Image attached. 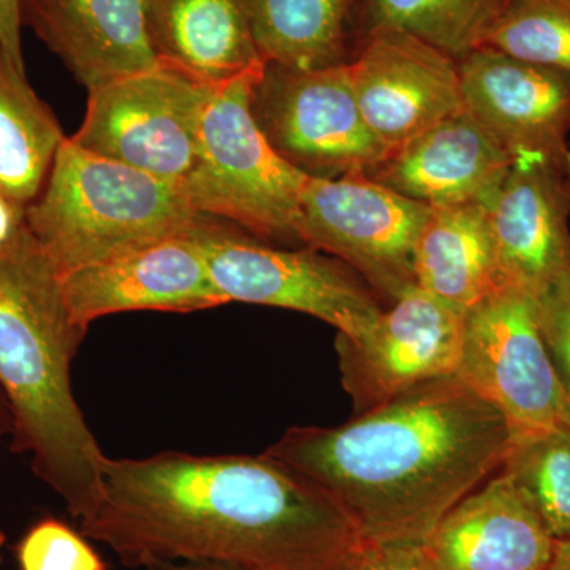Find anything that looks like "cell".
I'll list each match as a JSON object with an SVG mask.
<instances>
[{
    "instance_id": "cell-7",
    "label": "cell",
    "mask_w": 570,
    "mask_h": 570,
    "mask_svg": "<svg viewBox=\"0 0 570 570\" xmlns=\"http://www.w3.org/2000/svg\"><path fill=\"white\" fill-rule=\"evenodd\" d=\"M250 112L277 156L311 178L366 176L389 154L363 119L348 66L298 70L265 63Z\"/></svg>"
},
{
    "instance_id": "cell-1",
    "label": "cell",
    "mask_w": 570,
    "mask_h": 570,
    "mask_svg": "<svg viewBox=\"0 0 570 570\" xmlns=\"http://www.w3.org/2000/svg\"><path fill=\"white\" fill-rule=\"evenodd\" d=\"M80 523L132 569L340 570L365 542L328 494L266 453L107 456L99 501Z\"/></svg>"
},
{
    "instance_id": "cell-31",
    "label": "cell",
    "mask_w": 570,
    "mask_h": 570,
    "mask_svg": "<svg viewBox=\"0 0 570 570\" xmlns=\"http://www.w3.org/2000/svg\"><path fill=\"white\" fill-rule=\"evenodd\" d=\"M146 570H245L234 566L214 564V562H159Z\"/></svg>"
},
{
    "instance_id": "cell-12",
    "label": "cell",
    "mask_w": 570,
    "mask_h": 570,
    "mask_svg": "<svg viewBox=\"0 0 570 570\" xmlns=\"http://www.w3.org/2000/svg\"><path fill=\"white\" fill-rule=\"evenodd\" d=\"M348 67L363 119L389 153L466 110L459 61L411 33L371 32Z\"/></svg>"
},
{
    "instance_id": "cell-25",
    "label": "cell",
    "mask_w": 570,
    "mask_h": 570,
    "mask_svg": "<svg viewBox=\"0 0 570 570\" xmlns=\"http://www.w3.org/2000/svg\"><path fill=\"white\" fill-rule=\"evenodd\" d=\"M478 48L570 73V0H502Z\"/></svg>"
},
{
    "instance_id": "cell-16",
    "label": "cell",
    "mask_w": 570,
    "mask_h": 570,
    "mask_svg": "<svg viewBox=\"0 0 570 570\" xmlns=\"http://www.w3.org/2000/svg\"><path fill=\"white\" fill-rule=\"evenodd\" d=\"M153 0H20L36 32L86 89L159 67Z\"/></svg>"
},
{
    "instance_id": "cell-34",
    "label": "cell",
    "mask_w": 570,
    "mask_h": 570,
    "mask_svg": "<svg viewBox=\"0 0 570 570\" xmlns=\"http://www.w3.org/2000/svg\"><path fill=\"white\" fill-rule=\"evenodd\" d=\"M3 543H6V534H3L2 528H0V562H2Z\"/></svg>"
},
{
    "instance_id": "cell-27",
    "label": "cell",
    "mask_w": 570,
    "mask_h": 570,
    "mask_svg": "<svg viewBox=\"0 0 570 570\" xmlns=\"http://www.w3.org/2000/svg\"><path fill=\"white\" fill-rule=\"evenodd\" d=\"M540 328L570 407V275L538 296Z\"/></svg>"
},
{
    "instance_id": "cell-18",
    "label": "cell",
    "mask_w": 570,
    "mask_h": 570,
    "mask_svg": "<svg viewBox=\"0 0 570 570\" xmlns=\"http://www.w3.org/2000/svg\"><path fill=\"white\" fill-rule=\"evenodd\" d=\"M439 570H547L554 539L498 471L461 499L425 540Z\"/></svg>"
},
{
    "instance_id": "cell-9",
    "label": "cell",
    "mask_w": 570,
    "mask_h": 570,
    "mask_svg": "<svg viewBox=\"0 0 570 570\" xmlns=\"http://www.w3.org/2000/svg\"><path fill=\"white\" fill-rule=\"evenodd\" d=\"M213 92L165 66L127 75L89 89L85 121L70 138L97 156L183 183L197 160Z\"/></svg>"
},
{
    "instance_id": "cell-8",
    "label": "cell",
    "mask_w": 570,
    "mask_h": 570,
    "mask_svg": "<svg viewBox=\"0 0 570 570\" xmlns=\"http://www.w3.org/2000/svg\"><path fill=\"white\" fill-rule=\"evenodd\" d=\"M431 206L365 175L307 176L299 200L298 242L354 269L382 305L415 287V249Z\"/></svg>"
},
{
    "instance_id": "cell-33",
    "label": "cell",
    "mask_w": 570,
    "mask_h": 570,
    "mask_svg": "<svg viewBox=\"0 0 570 570\" xmlns=\"http://www.w3.org/2000/svg\"><path fill=\"white\" fill-rule=\"evenodd\" d=\"M11 431H13V417H11L9 401L0 389V439L11 436Z\"/></svg>"
},
{
    "instance_id": "cell-26",
    "label": "cell",
    "mask_w": 570,
    "mask_h": 570,
    "mask_svg": "<svg viewBox=\"0 0 570 570\" xmlns=\"http://www.w3.org/2000/svg\"><path fill=\"white\" fill-rule=\"evenodd\" d=\"M20 570H110L85 534L47 517L33 523L17 546Z\"/></svg>"
},
{
    "instance_id": "cell-3",
    "label": "cell",
    "mask_w": 570,
    "mask_h": 570,
    "mask_svg": "<svg viewBox=\"0 0 570 570\" xmlns=\"http://www.w3.org/2000/svg\"><path fill=\"white\" fill-rule=\"evenodd\" d=\"M88 330L71 317L61 273L31 228L0 250V389L9 401L10 450L85 520L100 497L107 455L86 423L71 363Z\"/></svg>"
},
{
    "instance_id": "cell-22",
    "label": "cell",
    "mask_w": 570,
    "mask_h": 570,
    "mask_svg": "<svg viewBox=\"0 0 570 570\" xmlns=\"http://www.w3.org/2000/svg\"><path fill=\"white\" fill-rule=\"evenodd\" d=\"M66 140L50 107L0 50V194L29 206Z\"/></svg>"
},
{
    "instance_id": "cell-21",
    "label": "cell",
    "mask_w": 570,
    "mask_h": 570,
    "mask_svg": "<svg viewBox=\"0 0 570 570\" xmlns=\"http://www.w3.org/2000/svg\"><path fill=\"white\" fill-rule=\"evenodd\" d=\"M415 283L464 313L504 287L485 205L431 208L415 249Z\"/></svg>"
},
{
    "instance_id": "cell-6",
    "label": "cell",
    "mask_w": 570,
    "mask_h": 570,
    "mask_svg": "<svg viewBox=\"0 0 570 570\" xmlns=\"http://www.w3.org/2000/svg\"><path fill=\"white\" fill-rule=\"evenodd\" d=\"M209 273L227 303L283 307L321 318L337 335L370 332L384 305L343 262L316 249H279L208 223L198 228Z\"/></svg>"
},
{
    "instance_id": "cell-28",
    "label": "cell",
    "mask_w": 570,
    "mask_h": 570,
    "mask_svg": "<svg viewBox=\"0 0 570 570\" xmlns=\"http://www.w3.org/2000/svg\"><path fill=\"white\" fill-rule=\"evenodd\" d=\"M340 570H439L426 542H363Z\"/></svg>"
},
{
    "instance_id": "cell-2",
    "label": "cell",
    "mask_w": 570,
    "mask_h": 570,
    "mask_svg": "<svg viewBox=\"0 0 570 570\" xmlns=\"http://www.w3.org/2000/svg\"><path fill=\"white\" fill-rule=\"evenodd\" d=\"M508 420L456 374L340 426H298L266 450L346 512L365 542H423L501 469Z\"/></svg>"
},
{
    "instance_id": "cell-35",
    "label": "cell",
    "mask_w": 570,
    "mask_h": 570,
    "mask_svg": "<svg viewBox=\"0 0 570 570\" xmlns=\"http://www.w3.org/2000/svg\"><path fill=\"white\" fill-rule=\"evenodd\" d=\"M568 160H569V170H570V145H569Z\"/></svg>"
},
{
    "instance_id": "cell-13",
    "label": "cell",
    "mask_w": 570,
    "mask_h": 570,
    "mask_svg": "<svg viewBox=\"0 0 570 570\" xmlns=\"http://www.w3.org/2000/svg\"><path fill=\"white\" fill-rule=\"evenodd\" d=\"M200 227L63 273L73 321L88 330L97 318L130 311L194 313L227 305L209 273Z\"/></svg>"
},
{
    "instance_id": "cell-29",
    "label": "cell",
    "mask_w": 570,
    "mask_h": 570,
    "mask_svg": "<svg viewBox=\"0 0 570 570\" xmlns=\"http://www.w3.org/2000/svg\"><path fill=\"white\" fill-rule=\"evenodd\" d=\"M21 29L20 0H0V50L18 69L26 71Z\"/></svg>"
},
{
    "instance_id": "cell-4",
    "label": "cell",
    "mask_w": 570,
    "mask_h": 570,
    "mask_svg": "<svg viewBox=\"0 0 570 570\" xmlns=\"http://www.w3.org/2000/svg\"><path fill=\"white\" fill-rule=\"evenodd\" d=\"M209 219L194 208L181 183L97 156L67 137L28 206L29 228L61 275Z\"/></svg>"
},
{
    "instance_id": "cell-36",
    "label": "cell",
    "mask_w": 570,
    "mask_h": 570,
    "mask_svg": "<svg viewBox=\"0 0 570 570\" xmlns=\"http://www.w3.org/2000/svg\"><path fill=\"white\" fill-rule=\"evenodd\" d=\"M501 3H502V0H501Z\"/></svg>"
},
{
    "instance_id": "cell-17",
    "label": "cell",
    "mask_w": 570,
    "mask_h": 570,
    "mask_svg": "<svg viewBox=\"0 0 570 570\" xmlns=\"http://www.w3.org/2000/svg\"><path fill=\"white\" fill-rule=\"evenodd\" d=\"M512 163L513 157L463 110L392 149L366 178L431 208L487 206Z\"/></svg>"
},
{
    "instance_id": "cell-23",
    "label": "cell",
    "mask_w": 570,
    "mask_h": 570,
    "mask_svg": "<svg viewBox=\"0 0 570 570\" xmlns=\"http://www.w3.org/2000/svg\"><path fill=\"white\" fill-rule=\"evenodd\" d=\"M501 0H365L366 39L395 29L433 45L456 61L475 50Z\"/></svg>"
},
{
    "instance_id": "cell-10",
    "label": "cell",
    "mask_w": 570,
    "mask_h": 570,
    "mask_svg": "<svg viewBox=\"0 0 570 570\" xmlns=\"http://www.w3.org/2000/svg\"><path fill=\"white\" fill-rule=\"evenodd\" d=\"M456 376L508 420L513 438L570 425L538 298L501 287L469 307Z\"/></svg>"
},
{
    "instance_id": "cell-24",
    "label": "cell",
    "mask_w": 570,
    "mask_h": 570,
    "mask_svg": "<svg viewBox=\"0 0 570 570\" xmlns=\"http://www.w3.org/2000/svg\"><path fill=\"white\" fill-rule=\"evenodd\" d=\"M554 540L570 539V425L521 434L501 469Z\"/></svg>"
},
{
    "instance_id": "cell-30",
    "label": "cell",
    "mask_w": 570,
    "mask_h": 570,
    "mask_svg": "<svg viewBox=\"0 0 570 570\" xmlns=\"http://www.w3.org/2000/svg\"><path fill=\"white\" fill-rule=\"evenodd\" d=\"M28 230V206L0 194V250L13 245Z\"/></svg>"
},
{
    "instance_id": "cell-11",
    "label": "cell",
    "mask_w": 570,
    "mask_h": 570,
    "mask_svg": "<svg viewBox=\"0 0 570 570\" xmlns=\"http://www.w3.org/2000/svg\"><path fill=\"white\" fill-rule=\"evenodd\" d=\"M464 316V311L415 285L384 307L365 335H337L341 382L355 415L428 381L456 374Z\"/></svg>"
},
{
    "instance_id": "cell-15",
    "label": "cell",
    "mask_w": 570,
    "mask_h": 570,
    "mask_svg": "<svg viewBox=\"0 0 570 570\" xmlns=\"http://www.w3.org/2000/svg\"><path fill=\"white\" fill-rule=\"evenodd\" d=\"M459 63L466 110L510 156H568V71L490 48H475Z\"/></svg>"
},
{
    "instance_id": "cell-19",
    "label": "cell",
    "mask_w": 570,
    "mask_h": 570,
    "mask_svg": "<svg viewBox=\"0 0 570 570\" xmlns=\"http://www.w3.org/2000/svg\"><path fill=\"white\" fill-rule=\"evenodd\" d=\"M151 32L160 66L208 88L265 63L246 0H153Z\"/></svg>"
},
{
    "instance_id": "cell-5",
    "label": "cell",
    "mask_w": 570,
    "mask_h": 570,
    "mask_svg": "<svg viewBox=\"0 0 570 570\" xmlns=\"http://www.w3.org/2000/svg\"><path fill=\"white\" fill-rule=\"evenodd\" d=\"M264 66L214 89L197 160L181 186L204 216L223 217L261 238L298 242L307 176L277 156L250 112V92Z\"/></svg>"
},
{
    "instance_id": "cell-14",
    "label": "cell",
    "mask_w": 570,
    "mask_h": 570,
    "mask_svg": "<svg viewBox=\"0 0 570 570\" xmlns=\"http://www.w3.org/2000/svg\"><path fill=\"white\" fill-rule=\"evenodd\" d=\"M487 213L504 287L538 298L570 275L568 156L513 157Z\"/></svg>"
},
{
    "instance_id": "cell-32",
    "label": "cell",
    "mask_w": 570,
    "mask_h": 570,
    "mask_svg": "<svg viewBox=\"0 0 570 570\" xmlns=\"http://www.w3.org/2000/svg\"><path fill=\"white\" fill-rule=\"evenodd\" d=\"M547 570H570V539L554 540L553 557Z\"/></svg>"
},
{
    "instance_id": "cell-20",
    "label": "cell",
    "mask_w": 570,
    "mask_h": 570,
    "mask_svg": "<svg viewBox=\"0 0 570 570\" xmlns=\"http://www.w3.org/2000/svg\"><path fill=\"white\" fill-rule=\"evenodd\" d=\"M265 63L298 70L351 66L366 40L365 0H246Z\"/></svg>"
}]
</instances>
